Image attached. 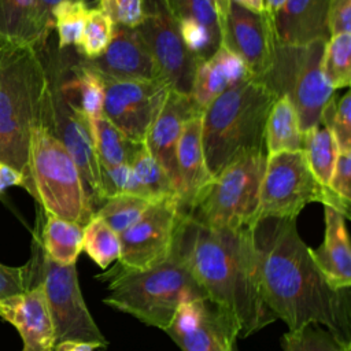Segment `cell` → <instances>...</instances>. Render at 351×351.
Segmentation results:
<instances>
[{"label": "cell", "instance_id": "cell-1", "mask_svg": "<svg viewBox=\"0 0 351 351\" xmlns=\"http://www.w3.org/2000/svg\"><path fill=\"white\" fill-rule=\"evenodd\" d=\"M255 273L263 302L288 330L317 324L351 346L350 289H335L319 271L296 219L259 218L252 225Z\"/></svg>", "mask_w": 351, "mask_h": 351}, {"label": "cell", "instance_id": "cell-2", "mask_svg": "<svg viewBox=\"0 0 351 351\" xmlns=\"http://www.w3.org/2000/svg\"><path fill=\"white\" fill-rule=\"evenodd\" d=\"M251 229L213 228L181 213L171 250L237 339L277 319L259 292Z\"/></svg>", "mask_w": 351, "mask_h": 351}, {"label": "cell", "instance_id": "cell-3", "mask_svg": "<svg viewBox=\"0 0 351 351\" xmlns=\"http://www.w3.org/2000/svg\"><path fill=\"white\" fill-rule=\"evenodd\" d=\"M48 77L41 48L0 36V160L29 180L32 130L43 119Z\"/></svg>", "mask_w": 351, "mask_h": 351}, {"label": "cell", "instance_id": "cell-4", "mask_svg": "<svg viewBox=\"0 0 351 351\" xmlns=\"http://www.w3.org/2000/svg\"><path fill=\"white\" fill-rule=\"evenodd\" d=\"M277 96L247 78L226 88L202 114V144L211 177L241 155L265 148V126Z\"/></svg>", "mask_w": 351, "mask_h": 351}, {"label": "cell", "instance_id": "cell-5", "mask_svg": "<svg viewBox=\"0 0 351 351\" xmlns=\"http://www.w3.org/2000/svg\"><path fill=\"white\" fill-rule=\"evenodd\" d=\"M96 278L108 282V293L103 303L163 332L182 303L207 299L202 287L173 251L166 261L154 267L128 271L111 266Z\"/></svg>", "mask_w": 351, "mask_h": 351}, {"label": "cell", "instance_id": "cell-6", "mask_svg": "<svg viewBox=\"0 0 351 351\" xmlns=\"http://www.w3.org/2000/svg\"><path fill=\"white\" fill-rule=\"evenodd\" d=\"M26 191L45 213L66 221L85 226L93 217V207L77 165L43 121L34 126L30 136Z\"/></svg>", "mask_w": 351, "mask_h": 351}, {"label": "cell", "instance_id": "cell-7", "mask_svg": "<svg viewBox=\"0 0 351 351\" xmlns=\"http://www.w3.org/2000/svg\"><path fill=\"white\" fill-rule=\"evenodd\" d=\"M266 149L250 151L211 177L185 214L195 221L226 229L251 228L259 213Z\"/></svg>", "mask_w": 351, "mask_h": 351}, {"label": "cell", "instance_id": "cell-8", "mask_svg": "<svg viewBox=\"0 0 351 351\" xmlns=\"http://www.w3.org/2000/svg\"><path fill=\"white\" fill-rule=\"evenodd\" d=\"M27 284L40 282L44 288L53 324L55 344L84 341L107 348L108 341L89 313L78 282L75 265H59L44 252L37 230L33 236L32 256L25 265Z\"/></svg>", "mask_w": 351, "mask_h": 351}, {"label": "cell", "instance_id": "cell-9", "mask_svg": "<svg viewBox=\"0 0 351 351\" xmlns=\"http://www.w3.org/2000/svg\"><path fill=\"white\" fill-rule=\"evenodd\" d=\"M328 40L306 45H277L271 69L262 81L277 97H287L293 106L299 128L307 134L321 123L322 112L335 96L322 70Z\"/></svg>", "mask_w": 351, "mask_h": 351}, {"label": "cell", "instance_id": "cell-10", "mask_svg": "<svg viewBox=\"0 0 351 351\" xmlns=\"http://www.w3.org/2000/svg\"><path fill=\"white\" fill-rule=\"evenodd\" d=\"M326 188L311 173L303 151L267 155L258 219L265 217L296 219L308 203H324Z\"/></svg>", "mask_w": 351, "mask_h": 351}, {"label": "cell", "instance_id": "cell-11", "mask_svg": "<svg viewBox=\"0 0 351 351\" xmlns=\"http://www.w3.org/2000/svg\"><path fill=\"white\" fill-rule=\"evenodd\" d=\"M47 77L48 88L41 121L59 138L77 165L95 214L101 203V174L89 121L64 99L48 70Z\"/></svg>", "mask_w": 351, "mask_h": 351}, {"label": "cell", "instance_id": "cell-12", "mask_svg": "<svg viewBox=\"0 0 351 351\" xmlns=\"http://www.w3.org/2000/svg\"><path fill=\"white\" fill-rule=\"evenodd\" d=\"M134 29L170 90L189 96L200 60L184 45L177 21L169 11L166 1L144 0V19Z\"/></svg>", "mask_w": 351, "mask_h": 351}, {"label": "cell", "instance_id": "cell-13", "mask_svg": "<svg viewBox=\"0 0 351 351\" xmlns=\"http://www.w3.org/2000/svg\"><path fill=\"white\" fill-rule=\"evenodd\" d=\"M181 213L171 199L149 203L141 217L119 234L121 254L114 267L140 271L166 261L173 250Z\"/></svg>", "mask_w": 351, "mask_h": 351}, {"label": "cell", "instance_id": "cell-14", "mask_svg": "<svg viewBox=\"0 0 351 351\" xmlns=\"http://www.w3.org/2000/svg\"><path fill=\"white\" fill-rule=\"evenodd\" d=\"M218 21L221 45L243 60L252 78L262 80L273 66L278 45L271 16L266 10L252 12L230 0Z\"/></svg>", "mask_w": 351, "mask_h": 351}, {"label": "cell", "instance_id": "cell-15", "mask_svg": "<svg viewBox=\"0 0 351 351\" xmlns=\"http://www.w3.org/2000/svg\"><path fill=\"white\" fill-rule=\"evenodd\" d=\"M103 78V77H101ZM103 115L129 140L144 143L170 88L163 81H118L103 78Z\"/></svg>", "mask_w": 351, "mask_h": 351}, {"label": "cell", "instance_id": "cell-16", "mask_svg": "<svg viewBox=\"0 0 351 351\" xmlns=\"http://www.w3.org/2000/svg\"><path fill=\"white\" fill-rule=\"evenodd\" d=\"M165 332L182 351H229L239 340L208 299L182 303Z\"/></svg>", "mask_w": 351, "mask_h": 351}, {"label": "cell", "instance_id": "cell-17", "mask_svg": "<svg viewBox=\"0 0 351 351\" xmlns=\"http://www.w3.org/2000/svg\"><path fill=\"white\" fill-rule=\"evenodd\" d=\"M103 78L118 81H163L158 67L136 29L114 25L104 52L85 59ZM165 82V81H163Z\"/></svg>", "mask_w": 351, "mask_h": 351}, {"label": "cell", "instance_id": "cell-18", "mask_svg": "<svg viewBox=\"0 0 351 351\" xmlns=\"http://www.w3.org/2000/svg\"><path fill=\"white\" fill-rule=\"evenodd\" d=\"M203 112L193 104L188 95L170 90L159 114L149 126L144 145L152 158L162 166L170 178L178 200L180 176L177 169V144L184 123Z\"/></svg>", "mask_w": 351, "mask_h": 351}, {"label": "cell", "instance_id": "cell-19", "mask_svg": "<svg viewBox=\"0 0 351 351\" xmlns=\"http://www.w3.org/2000/svg\"><path fill=\"white\" fill-rule=\"evenodd\" d=\"M0 317L19 332L22 351H53V324L40 282L29 287L22 295L0 302Z\"/></svg>", "mask_w": 351, "mask_h": 351}, {"label": "cell", "instance_id": "cell-20", "mask_svg": "<svg viewBox=\"0 0 351 351\" xmlns=\"http://www.w3.org/2000/svg\"><path fill=\"white\" fill-rule=\"evenodd\" d=\"M329 0H287L271 16L278 45H306L328 40Z\"/></svg>", "mask_w": 351, "mask_h": 351}, {"label": "cell", "instance_id": "cell-21", "mask_svg": "<svg viewBox=\"0 0 351 351\" xmlns=\"http://www.w3.org/2000/svg\"><path fill=\"white\" fill-rule=\"evenodd\" d=\"M177 169L180 176L178 208L188 214L199 193L211 180L202 144V115L189 118L181 130L177 144Z\"/></svg>", "mask_w": 351, "mask_h": 351}, {"label": "cell", "instance_id": "cell-22", "mask_svg": "<svg viewBox=\"0 0 351 351\" xmlns=\"http://www.w3.org/2000/svg\"><path fill=\"white\" fill-rule=\"evenodd\" d=\"M325 234L318 248H311V256L322 276L335 289L351 287V248L346 218L337 210L324 206Z\"/></svg>", "mask_w": 351, "mask_h": 351}, {"label": "cell", "instance_id": "cell-23", "mask_svg": "<svg viewBox=\"0 0 351 351\" xmlns=\"http://www.w3.org/2000/svg\"><path fill=\"white\" fill-rule=\"evenodd\" d=\"M250 77L243 60L219 45L208 59L197 63L189 97L203 112L226 88Z\"/></svg>", "mask_w": 351, "mask_h": 351}, {"label": "cell", "instance_id": "cell-24", "mask_svg": "<svg viewBox=\"0 0 351 351\" xmlns=\"http://www.w3.org/2000/svg\"><path fill=\"white\" fill-rule=\"evenodd\" d=\"M43 222L36 229L48 258L59 265H75L82 252L84 226L43 210Z\"/></svg>", "mask_w": 351, "mask_h": 351}, {"label": "cell", "instance_id": "cell-25", "mask_svg": "<svg viewBox=\"0 0 351 351\" xmlns=\"http://www.w3.org/2000/svg\"><path fill=\"white\" fill-rule=\"evenodd\" d=\"M304 134L300 132L298 114L291 101L280 96L274 100L265 126L267 155L284 151H303Z\"/></svg>", "mask_w": 351, "mask_h": 351}, {"label": "cell", "instance_id": "cell-26", "mask_svg": "<svg viewBox=\"0 0 351 351\" xmlns=\"http://www.w3.org/2000/svg\"><path fill=\"white\" fill-rule=\"evenodd\" d=\"M88 121L100 165H129L136 147L141 143L129 140L104 115L97 118H88Z\"/></svg>", "mask_w": 351, "mask_h": 351}, {"label": "cell", "instance_id": "cell-27", "mask_svg": "<svg viewBox=\"0 0 351 351\" xmlns=\"http://www.w3.org/2000/svg\"><path fill=\"white\" fill-rule=\"evenodd\" d=\"M303 152L314 177L321 185L328 186L339 155V148L330 129L319 125L304 134Z\"/></svg>", "mask_w": 351, "mask_h": 351}, {"label": "cell", "instance_id": "cell-28", "mask_svg": "<svg viewBox=\"0 0 351 351\" xmlns=\"http://www.w3.org/2000/svg\"><path fill=\"white\" fill-rule=\"evenodd\" d=\"M129 166L133 169L137 178L148 192L152 203L165 199H171L178 203L177 193L170 178L167 177L162 166L148 152L144 143L136 147L130 158Z\"/></svg>", "mask_w": 351, "mask_h": 351}, {"label": "cell", "instance_id": "cell-29", "mask_svg": "<svg viewBox=\"0 0 351 351\" xmlns=\"http://www.w3.org/2000/svg\"><path fill=\"white\" fill-rule=\"evenodd\" d=\"M82 251L101 269L110 267L121 254L119 234L103 219L93 215L84 226Z\"/></svg>", "mask_w": 351, "mask_h": 351}, {"label": "cell", "instance_id": "cell-30", "mask_svg": "<svg viewBox=\"0 0 351 351\" xmlns=\"http://www.w3.org/2000/svg\"><path fill=\"white\" fill-rule=\"evenodd\" d=\"M34 1L36 0H0V36L37 47Z\"/></svg>", "mask_w": 351, "mask_h": 351}, {"label": "cell", "instance_id": "cell-31", "mask_svg": "<svg viewBox=\"0 0 351 351\" xmlns=\"http://www.w3.org/2000/svg\"><path fill=\"white\" fill-rule=\"evenodd\" d=\"M351 34L330 36L325 44L322 70L329 85L336 90L351 84Z\"/></svg>", "mask_w": 351, "mask_h": 351}, {"label": "cell", "instance_id": "cell-32", "mask_svg": "<svg viewBox=\"0 0 351 351\" xmlns=\"http://www.w3.org/2000/svg\"><path fill=\"white\" fill-rule=\"evenodd\" d=\"M88 11L85 0H62L52 10L53 27L58 32V49L78 45Z\"/></svg>", "mask_w": 351, "mask_h": 351}, {"label": "cell", "instance_id": "cell-33", "mask_svg": "<svg viewBox=\"0 0 351 351\" xmlns=\"http://www.w3.org/2000/svg\"><path fill=\"white\" fill-rule=\"evenodd\" d=\"M149 202L132 195H115L106 199L93 215L103 219L115 233L129 229L145 211Z\"/></svg>", "mask_w": 351, "mask_h": 351}, {"label": "cell", "instance_id": "cell-34", "mask_svg": "<svg viewBox=\"0 0 351 351\" xmlns=\"http://www.w3.org/2000/svg\"><path fill=\"white\" fill-rule=\"evenodd\" d=\"M282 351H351L335 335L317 324L288 330L281 337Z\"/></svg>", "mask_w": 351, "mask_h": 351}, {"label": "cell", "instance_id": "cell-35", "mask_svg": "<svg viewBox=\"0 0 351 351\" xmlns=\"http://www.w3.org/2000/svg\"><path fill=\"white\" fill-rule=\"evenodd\" d=\"M114 30V22L99 7L89 8L77 52L84 59H95L107 48Z\"/></svg>", "mask_w": 351, "mask_h": 351}, {"label": "cell", "instance_id": "cell-36", "mask_svg": "<svg viewBox=\"0 0 351 351\" xmlns=\"http://www.w3.org/2000/svg\"><path fill=\"white\" fill-rule=\"evenodd\" d=\"M101 174V203L115 195H132L151 202V197L136 173L129 165L104 166L100 165ZM100 203V204H101Z\"/></svg>", "mask_w": 351, "mask_h": 351}, {"label": "cell", "instance_id": "cell-37", "mask_svg": "<svg viewBox=\"0 0 351 351\" xmlns=\"http://www.w3.org/2000/svg\"><path fill=\"white\" fill-rule=\"evenodd\" d=\"M319 125L330 129L339 152L351 151V92H346L340 99L333 96L329 100Z\"/></svg>", "mask_w": 351, "mask_h": 351}, {"label": "cell", "instance_id": "cell-38", "mask_svg": "<svg viewBox=\"0 0 351 351\" xmlns=\"http://www.w3.org/2000/svg\"><path fill=\"white\" fill-rule=\"evenodd\" d=\"M169 11L178 19H195L204 25L219 41V21L214 0H165Z\"/></svg>", "mask_w": 351, "mask_h": 351}, {"label": "cell", "instance_id": "cell-39", "mask_svg": "<svg viewBox=\"0 0 351 351\" xmlns=\"http://www.w3.org/2000/svg\"><path fill=\"white\" fill-rule=\"evenodd\" d=\"M177 25L184 45L200 62L208 59L221 45V41L195 19H178Z\"/></svg>", "mask_w": 351, "mask_h": 351}, {"label": "cell", "instance_id": "cell-40", "mask_svg": "<svg viewBox=\"0 0 351 351\" xmlns=\"http://www.w3.org/2000/svg\"><path fill=\"white\" fill-rule=\"evenodd\" d=\"M99 8L114 25L134 29L144 19V0H99Z\"/></svg>", "mask_w": 351, "mask_h": 351}, {"label": "cell", "instance_id": "cell-41", "mask_svg": "<svg viewBox=\"0 0 351 351\" xmlns=\"http://www.w3.org/2000/svg\"><path fill=\"white\" fill-rule=\"evenodd\" d=\"M351 151L339 152L328 188L339 197L351 202Z\"/></svg>", "mask_w": 351, "mask_h": 351}, {"label": "cell", "instance_id": "cell-42", "mask_svg": "<svg viewBox=\"0 0 351 351\" xmlns=\"http://www.w3.org/2000/svg\"><path fill=\"white\" fill-rule=\"evenodd\" d=\"M29 288L25 265L11 267L0 263V302L22 295Z\"/></svg>", "mask_w": 351, "mask_h": 351}, {"label": "cell", "instance_id": "cell-43", "mask_svg": "<svg viewBox=\"0 0 351 351\" xmlns=\"http://www.w3.org/2000/svg\"><path fill=\"white\" fill-rule=\"evenodd\" d=\"M62 0H36L34 1V32L37 47L43 48L53 29L52 10Z\"/></svg>", "mask_w": 351, "mask_h": 351}, {"label": "cell", "instance_id": "cell-44", "mask_svg": "<svg viewBox=\"0 0 351 351\" xmlns=\"http://www.w3.org/2000/svg\"><path fill=\"white\" fill-rule=\"evenodd\" d=\"M329 36L351 32V0H329Z\"/></svg>", "mask_w": 351, "mask_h": 351}, {"label": "cell", "instance_id": "cell-45", "mask_svg": "<svg viewBox=\"0 0 351 351\" xmlns=\"http://www.w3.org/2000/svg\"><path fill=\"white\" fill-rule=\"evenodd\" d=\"M10 186H26L25 176L7 165L5 162L0 160V195L8 189Z\"/></svg>", "mask_w": 351, "mask_h": 351}, {"label": "cell", "instance_id": "cell-46", "mask_svg": "<svg viewBox=\"0 0 351 351\" xmlns=\"http://www.w3.org/2000/svg\"><path fill=\"white\" fill-rule=\"evenodd\" d=\"M230 0H217V12H218V16L225 12V10L228 8V4H229ZM234 3H237L239 5L252 11V12H262L265 11V1L263 0H232Z\"/></svg>", "mask_w": 351, "mask_h": 351}, {"label": "cell", "instance_id": "cell-47", "mask_svg": "<svg viewBox=\"0 0 351 351\" xmlns=\"http://www.w3.org/2000/svg\"><path fill=\"white\" fill-rule=\"evenodd\" d=\"M97 346L84 341H62L55 344L53 351H95Z\"/></svg>", "mask_w": 351, "mask_h": 351}, {"label": "cell", "instance_id": "cell-48", "mask_svg": "<svg viewBox=\"0 0 351 351\" xmlns=\"http://www.w3.org/2000/svg\"><path fill=\"white\" fill-rule=\"evenodd\" d=\"M265 1V10H266V12L270 15V16H273L282 5H284V3L287 1V0H263Z\"/></svg>", "mask_w": 351, "mask_h": 351}, {"label": "cell", "instance_id": "cell-49", "mask_svg": "<svg viewBox=\"0 0 351 351\" xmlns=\"http://www.w3.org/2000/svg\"><path fill=\"white\" fill-rule=\"evenodd\" d=\"M229 351H239V348H237V340H233V341H232V344H230V347H229Z\"/></svg>", "mask_w": 351, "mask_h": 351}, {"label": "cell", "instance_id": "cell-50", "mask_svg": "<svg viewBox=\"0 0 351 351\" xmlns=\"http://www.w3.org/2000/svg\"><path fill=\"white\" fill-rule=\"evenodd\" d=\"M214 3H215V7H217V0H214Z\"/></svg>", "mask_w": 351, "mask_h": 351}]
</instances>
